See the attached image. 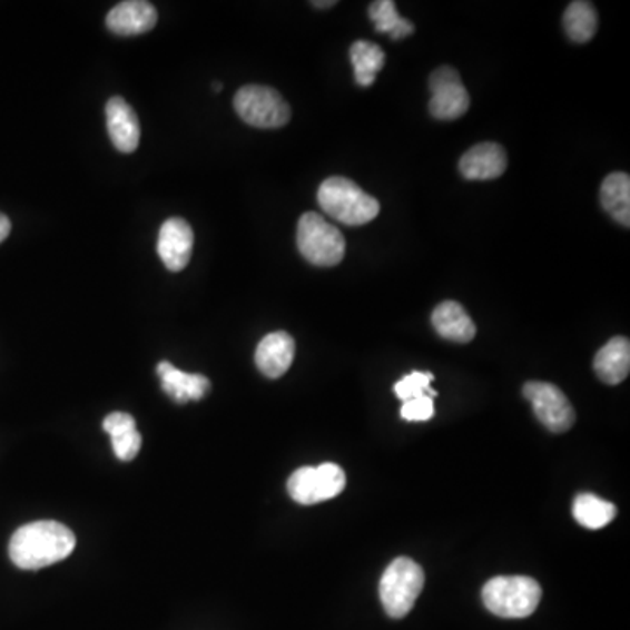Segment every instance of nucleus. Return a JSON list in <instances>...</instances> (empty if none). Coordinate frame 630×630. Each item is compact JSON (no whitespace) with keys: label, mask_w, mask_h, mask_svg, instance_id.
<instances>
[{"label":"nucleus","mask_w":630,"mask_h":630,"mask_svg":"<svg viewBox=\"0 0 630 630\" xmlns=\"http://www.w3.org/2000/svg\"><path fill=\"white\" fill-rule=\"evenodd\" d=\"M75 549V532L53 520L23 525L9 541L11 561L26 571L57 564L67 559Z\"/></svg>","instance_id":"obj_1"},{"label":"nucleus","mask_w":630,"mask_h":630,"mask_svg":"<svg viewBox=\"0 0 630 630\" xmlns=\"http://www.w3.org/2000/svg\"><path fill=\"white\" fill-rule=\"evenodd\" d=\"M321 209L336 222L347 226H361L373 222L381 213V204L363 191L347 177H329L317 191Z\"/></svg>","instance_id":"obj_2"},{"label":"nucleus","mask_w":630,"mask_h":630,"mask_svg":"<svg viewBox=\"0 0 630 630\" xmlns=\"http://www.w3.org/2000/svg\"><path fill=\"white\" fill-rule=\"evenodd\" d=\"M483 604L501 618H525L537 611L541 601V587L529 577H498L485 583Z\"/></svg>","instance_id":"obj_3"},{"label":"nucleus","mask_w":630,"mask_h":630,"mask_svg":"<svg viewBox=\"0 0 630 630\" xmlns=\"http://www.w3.org/2000/svg\"><path fill=\"white\" fill-rule=\"evenodd\" d=\"M424 571L417 562L408 557H400L391 562L382 574L381 601L384 610L393 618H403L412 611L415 601L424 589Z\"/></svg>","instance_id":"obj_4"},{"label":"nucleus","mask_w":630,"mask_h":630,"mask_svg":"<svg viewBox=\"0 0 630 630\" xmlns=\"http://www.w3.org/2000/svg\"><path fill=\"white\" fill-rule=\"evenodd\" d=\"M296 244L303 258L315 266H335L345 256L344 235L321 214L307 213L299 217Z\"/></svg>","instance_id":"obj_5"},{"label":"nucleus","mask_w":630,"mask_h":630,"mask_svg":"<svg viewBox=\"0 0 630 630\" xmlns=\"http://www.w3.org/2000/svg\"><path fill=\"white\" fill-rule=\"evenodd\" d=\"M235 111L250 127L280 128L289 124L291 109L283 95L270 87L247 85L234 99Z\"/></svg>","instance_id":"obj_6"},{"label":"nucleus","mask_w":630,"mask_h":630,"mask_svg":"<svg viewBox=\"0 0 630 630\" xmlns=\"http://www.w3.org/2000/svg\"><path fill=\"white\" fill-rule=\"evenodd\" d=\"M347 483L338 464L324 463L317 467H299L287 480V492L299 504L323 503L341 494Z\"/></svg>","instance_id":"obj_7"},{"label":"nucleus","mask_w":630,"mask_h":630,"mask_svg":"<svg viewBox=\"0 0 630 630\" xmlns=\"http://www.w3.org/2000/svg\"><path fill=\"white\" fill-rule=\"evenodd\" d=\"M524 396L531 402L534 415L552 433H565L573 427L577 412L568 396L557 385L547 382H528Z\"/></svg>","instance_id":"obj_8"},{"label":"nucleus","mask_w":630,"mask_h":630,"mask_svg":"<svg viewBox=\"0 0 630 630\" xmlns=\"http://www.w3.org/2000/svg\"><path fill=\"white\" fill-rule=\"evenodd\" d=\"M430 112L436 119L452 121L466 115L470 109V93L461 81L457 70L440 67L430 78Z\"/></svg>","instance_id":"obj_9"},{"label":"nucleus","mask_w":630,"mask_h":630,"mask_svg":"<svg viewBox=\"0 0 630 630\" xmlns=\"http://www.w3.org/2000/svg\"><path fill=\"white\" fill-rule=\"evenodd\" d=\"M193 244H195V235L189 223L180 217H170L161 225L156 250L160 254L167 270L180 272L188 266Z\"/></svg>","instance_id":"obj_10"},{"label":"nucleus","mask_w":630,"mask_h":630,"mask_svg":"<svg viewBox=\"0 0 630 630\" xmlns=\"http://www.w3.org/2000/svg\"><path fill=\"white\" fill-rule=\"evenodd\" d=\"M158 21L155 6L144 0H127L109 11L106 18L107 29L116 36H140L155 29Z\"/></svg>","instance_id":"obj_11"},{"label":"nucleus","mask_w":630,"mask_h":630,"mask_svg":"<svg viewBox=\"0 0 630 630\" xmlns=\"http://www.w3.org/2000/svg\"><path fill=\"white\" fill-rule=\"evenodd\" d=\"M107 130L115 148L121 152H134L139 148L140 124L136 111L121 97H112L106 106Z\"/></svg>","instance_id":"obj_12"},{"label":"nucleus","mask_w":630,"mask_h":630,"mask_svg":"<svg viewBox=\"0 0 630 630\" xmlns=\"http://www.w3.org/2000/svg\"><path fill=\"white\" fill-rule=\"evenodd\" d=\"M506 167V151L494 142L476 144L459 161V170L470 180L498 179Z\"/></svg>","instance_id":"obj_13"},{"label":"nucleus","mask_w":630,"mask_h":630,"mask_svg":"<svg viewBox=\"0 0 630 630\" xmlns=\"http://www.w3.org/2000/svg\"><path fill=\"white\" fill-rule=\"evenodd\" d=\"M296 345L293 336L286 332H275L266 335L256 348V366L268 378L283 377L293 365Z\"/></svg>","instance_id":"obj_14"},{"label":"nucleus","mask_w":630,"mask_h":630,"mask_svg":"<svg viewBox=\"0 0 630 630\" xmlns=\"http://www.w3.org/2000/svg\"><path fill=\"white\" fill-rule=\"evenodd\" d=\"M431 323L442 338L455 344H470L476 335L475 323L457 302L440 303L431 315Z\"/></svg>","instance_id":"obj_15"},{"label":"nucleus","mask_w":630,"mask_h":630,"mask_svg":"<svg viewBox=\"0 0 630 630\" xmlns=\"http://www.w3.org/2000/svg\"><path fill=\"white\" fill-rule=\"evenodd\" d=\"M156 373L161 378L165 393L174 397L177 403H186L188 400L198 402L210 390L209 378L195 373L180 372L168 361H161L160 365L156 366Z\"/></svg>","instance_id":"obj_16"},{"label":"nucleus","mask_w":630,"mask_h":630,"mask_svg":"<svg viewBox=\"0 0 630 630\" xmlns=\"http://www.w3.org/2000/svg\"><path fill=\"white\" fill-rule=\"evenodd\" d=\"M593 370L604 384L617 385L629 377L630 344L626 336H614L593 357Z\"/></svg>","instance_id":"obj_17"},{"label":"nucleus","mask_w":630,"mask_h":630,"mask_svg":"<svg viewBox=\"0 0 630 630\" xmlns=\"http://www.w3.org/2000/svg\"><path fill=\"white\" fill-rule=\"evenodd\" d=\"M601 204L614 222L630 226V177L626 173H614L602 180Z\"/></svg>","instance_id":"obj_18"},{"label":"nucleus","mask_w":630,"mask_h":630,"mask_svg":"<svg viewBox=\"0 0 630 630\" xmlns=\"http://www.w3.org/2000/svg\"><path fill=\"white\" fill-rule=\"evenodd\" d=\"M354 75L360 87H372L378 72L384 69L385 53L381 46L370 41H356L351 46Z\"/></svg>","instance_id":"obj_19"},{"label":"nucleus","mask_w":630,"mask_h":630,"mask_svg":"<svg viewBox=\"0 0 630 630\" xmlns=\"http://www.w3.org/2000/svg\"><path fill=\"white\" fill-rule=\"evenodd\" d=\"M598 11L590 2L577 0L571 2L564 13V30L574 42H589L599 27Z\"/></svg>","instance_id":"obj_20"},{"label":"nucleus","mask_w":630,"mask_h":630,"mask_svg":"<svg viewBox=\"0 0 630 630\" xmlns=\"http://www.w3.org/2000/svg\"><path fill=\"white\" fill-rule=\"evenodd\" d=\"M573 516L587 529H602L617 516V506L598 495L580 494L573 503Z\"/></svg>","instance_id":"obj_21"},{"label":"nucleus","mask_w":630,"mask_h":630,"mask_svg":"<svg viewBox=\"0 0 630 630\" xmlns=\"http://www.w3.org/2000/svg\"><path fill=\"white\" fill-rule=\"evenodd\" d=\"M370 18L375 23L377 32L390 33L391 39H405L406 36L414 32V23H410L406 18L400 17L396 4L393 0H378L370 6Z\"/></svg>","instance_id":"obj_22"},{"label":"nucleus","mask_w":630,"mask_h":630,"mask_svg":"<svg viewBox=\"0 0 630 630\" xmlns=\"http://www.w3.org/2000/svg\"><path fill=\"white\" fill-rule=\"evenodd\" d=\"M434 381L433 373L430 372H412L402 381L394 385V393L403 402H410L415 397L431 396L436 397V391L431 387V382Z\"/></svg>","instance_id":"obj_23"},{"label":"nucleus","mask_w":630,"mask_h":630,"mask_svg":"<svg viewBox=\"0 0 630 630\" xmlns=\"http://www.w3.org/2000/svg\"><path fill=\"white\" fill-rule=\"evenodd\" d=\"M111 442L116 457L121 459V461H131L139 454L140 446H142V436H140L139 431L130 430L111 436Z\"/></svg>","instance_id":"obj_24"},{"label":"nucleus","mask_w":630,"mask_h":630,"mask_svg":"<svg viewBox=\"0 0 630 630\" xmlns=\"http://www.w3.org/2000/svg\"><path fill=\"white\" fill-rule=\"evenodd\" d=\"M434 400L431 396L415 397L403 402L402 417L410 422H424L433 419Z\"/></svg>","instance_id":"obj_25"},{"label":"nucleus","mask_w":630,"mask_h":630,"mask_svg":"<svg viewBox=\"0 0 630 630\" xmlns=\"http://www.w3.org/2000/svg\"><path fill=\"white\" fill-rule=\"evenodd\" d=\"M104 430L109 436H116V434L125 433V431L137 430V426L131 415L115 412V414L107 415L106 421H104Z\"/></svg>","instance_id":"obj_26"},{"label":"nucleus","mask_w":630,"mask_h":630,"mask_svg":"<svg viewBox=\"0 0 630 630\" xmlns=\"http://www.w3.org/2000/svg\"><path fill=\"white\" fill-rule=\"evenodd\" d=\"M11 234V222H9L8 216L0 214V244L6 240Z\"/></svg>","instance_id":"obj_27"},{"label":"nucleus","mask_w":630,"mask_h":630,"mask_svg":"<svg viewBox=\"0 0 630 630\" xmlns=\"http://www.w3.org/2000/svg\"><path fill=\"white\" fill-rule=\"evenodd\" d=\"M335 4H336L335 0H332V2H312V6H314V8H319V9L332 8V6Z\"/></svg>","instance_id":"obj_28"},{"label":"nucleus","mask_w":630,"mask_h":630,"mask_svg":"<svg viewBox=\"0 0 630 630\" xmlns=\"http://www.w3.org/2000/svg\"><path fill=\"white\" fill-rule=\"evenodd\" d=\"M214 88H216L217 93H219V91H222L223 88L222 82H216V85H214Z\"/></svg>","instance_id":"obj_29"}]
</instances>
